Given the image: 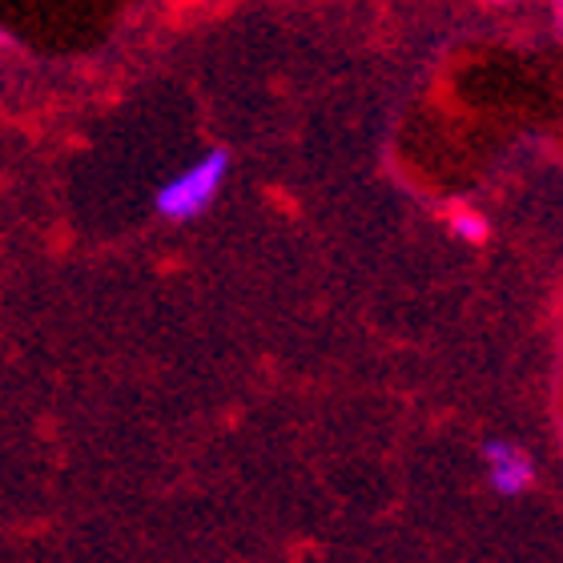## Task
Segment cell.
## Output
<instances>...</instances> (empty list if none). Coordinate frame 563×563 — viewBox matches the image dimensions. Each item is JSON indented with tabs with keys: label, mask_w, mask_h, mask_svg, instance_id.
<instances>
[{
	"label": "cell",
	"mask_w": 563,
	"mask_h": 563,
	"mask_svg": "<svg viewBox=\"0 0 563 563\" xmlns=\"http://www.w3.org/2000/svg\"><path fill=\"white\" fill-rule=\"evenodd\" d=\"M225 169H230V153L225 150H210L201 162H194L189 169H181L177 177H169L162 189H157V213L169 218V222H189V218H198L213 198H218V189L225 181Z\"/></svg>",
	"instance_id": "obj_1"
},
{
	"label": "cell",
	"mask_w": 563,
	"mask_h": 563,
	"mask_svg": "<svg viewBox=\"0 0 563 563\" xmlns=\"http://www.w3.org/2000/svg\"><path fill=\"white\" fill-rule=\"evenodd\" d=\"M483 459H487V479L499 495H523L536 479V463L516 443H487Z\"/></svg>",
	"instance_id": "obj_2"
},
{
	"label": "cell",
	"mask_w": 563,
	"mask_h": 563,
	"mask_svg": "<svg viewBox=\"0 0 563 563\" xmlns=\"http://www.w3.org/2000/svg\"><path fill=\"white\" fill-rule=\"evenodd\" d=\"M446 225H451V234L471 242V246L487 242V234H492L487 218H483L479 210H471V206H451V210H446Z\"/></svg>",
	"instance_id": "obj_3"
},
{
	"label": "cell",
	"mask_w": 563,
	"mask_h": 563,
	"mask_svg": "<svg viewBox=\"0 0 563 563\" xmlns=\"http://www.w3.org/2000/svg\"><path fill=\"white\" fill-rule=\"evenodd\" d=\"M483 4H511V0H483Z\"/></svg>",
	"instance_id": "obj_4"
}]
</instances>
